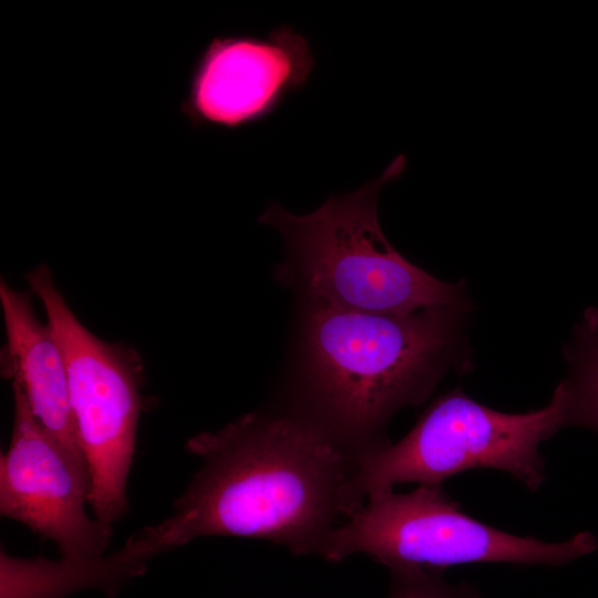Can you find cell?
Instances as JSON below:
<instances>
[{
  "label": "cell",
  "mask_w": 598,
  "mask_h": 598,
  "mask_svg": "<svg viewBox=\"0 0 598 598\" xmlns=\"http://www.w3.org/2000/svg\"><path fill=\"white\" fill-rule=\"evenodd\" d=\"M200 470L163 522L118 548L137 568L200 536L262 538L317 554L360 505L352 493L359 453L302 413L246 414L186 443Z\"/></svg>",
  "instance_id": "6da1fadb"
},
{
  "label": "cell",
  "mask_w": 598,
  "mask_h": 598,
  "mask_svg": "<svg viewBox=\"0 0 598 598\" xmlns=\"http://www.w3.org/2000/svg\"><path fill=\"white\" fill-rule=\"evenodd\" d=\"M306 307L301 412L359 454L391 443L385 426L393 414L424 402L450 370L472 368V308L399 315Z\"/></svg>",
  "instance_id": "7a4b0ae2"
},
{
  "label": "cell",
  "mask_w": 598,
  "mask_h": 598,
  "mask_svg": "<svg viewBox=\"0 0 598 598\" xmlns=\"http://www.w3.org/2000/svg\"><path fill=\"white\" fill-rule=\"evenodd\" d=\"M403 154L352 193L330 196L318 209L295 215L272 203L259 217L282 237L278 280L306 303L377 313L435 307L472 308L464 280L444 282L405 259L386 239L378 216L381 189L403 173Z\"/></svg>",
  "instance_id": "3957f363"
},
{
  "label": "cell",
  "mask_w": 598,
  "mask_h": 598,
  "mask_svg": "<svg viewBox=\"0 0 598 598\" xmlns=\"http://www.w3.org/2000/svg\"><path fill=\"white\" fill-rule=\"evenodd\" d=\"M566 420L559 383L546 406L526 413L493 410L455 388L432 402L399 442L359 455L353 495L363 504L400 483L442 484L478 468L506 472L536 492L546 478L539 446L567 427Z\"/></svg>",
  "instance_id": "277c9868"
},
{
  "label": "cell",
  "mask_w": 598,
  "mask_h": 598,
  "mask_svg": "<svg viewBox=\"0 0 598 598\" xmlns=\"http://www.w3.org/2000/svg\"><path fill=\"white\" fill-rule=\"evenodd\" d=\"M597 549L589 530L558 543L509 534L467 515L442 484H423L408 493L390 488L369 495L323 538L317 554L339 561L364 553L388 569L443 573L471 563L565 566Z\"/></svg>",
  "instance_id": "5b68a950"
},
{
  "label": "cell",
  "mask_w": 598,
  "mask_h": 598,
  "mask_svg": "<svg viewBox=\"0 0 598 598\" xmlns=\"http://www.w3.org/2000/svg\"><path fill=\"white\" fill-rule=\"evenodd\" d=\"M42 302L66 367L70 404L85 458L95 517L116 522L127 506L126 485L141 411L143 365L138 353L90 332L56 288L52 274L39 265L25 275Z\"/></svg>",
  "instance_id": "8992f818"
},
{
  "label": "cell",
  "mask_w": 598,
  "mask_h": 598,
  "mask_svg": "<svg viewBox=\"0 0 598 598\" xmlns=\"http://www.w3.org/2000/svg\"><path fill=\"white\" fill-rule=\"evenodd\" d=\"M9 447L0 460V513L55 543L62 558L102 555L110 524L87 516L91 480L76 460L34 416L18 382Z\"/></svg>",
  "instance_id": "52a82bcc"
},
{
  "label": "cell",
  "mask_w": 598,
  "mask_h": 598,
  "mask_svg": "<svg viewBox=\"0 0 598 598\" xmlns=\"http://www.w3.org/2000/svg\"><path fill=\"white\" fill-rule=\"evenodd\" d=\"M313 66L307 39L290 25L266 37L214 38L194 65L183 111L195 125L238 128L262 121L307 84Z\"/></svg>",
  "instance_id": "ba28073f"
},
{
  "label": "cell",
  "mask_w": 598,
  "mask_h": 598,
  "mask_svg": "<svg viewBox=\"0 0 598 598\" xmlns=\"http://www.w3.org/2000/svg\"><path fill=\"white\" fill-rule=\"evenodd\" d=\"M0 303L7 337L4 375L22 388L38 421L86 465L74 426L65 362L50 327L38 320L28 292L12 289L3 279Z\"/></svg>",
  "instance_id": "9c48e42d"
},
{
  "label": "cell",
  "mask_w": 598,
  "mask_h": 598,
  "mask_svg": "<svg viewBox=\"0 0 598 598\" xmlns=\"http://www.w3.org/2000/svg\"><path fill=\"white\" fill-rule=\"evenodd\" d=\"M563 354L567 374L559 384L567 399V426L598 433V309L584 311Z\"/></svg>",
  "instance_id": "30bf717a"
},
{
  "label": "cell",
  "mask_w": 598,
  "mask_h": 598,
  "mask_svg": "<svg viewBox=\"0 0 598 598\" xmlns=\"http://www.w3.org/2000/svg\"><path fill=\"white\" fill-rule=\"evenodd\" d=\"M388 598H481L464 582L451 584L442 573L423 568H392Z\"/></svg>",
  "instance_id": "8fae6325"
}]
</instances>
